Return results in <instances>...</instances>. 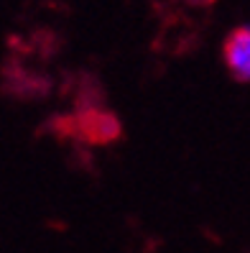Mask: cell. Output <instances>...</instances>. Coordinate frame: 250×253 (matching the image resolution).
Wrapping results in <instances>:
<instances>
[{"mask_svg":"<svg viewBox=\"0 0 250 253\" xmlns=\"http://www.w3.org/2000/svg\"><path fill=\"white\" fill-rule=\"evenodd\" d=\"M222 56L238 82H250V26H238L222 43Z\"/></svg>","mask_w":250,"mask_h":253,"instance_id":"7a4b0ae2","label":"cell"},{"mask_svg":"<svg viewBox=\"0 0 250 253\" xmlns=\"http://www.w3.org/2000/svg\"><path fill=\"white\" fill-rule=\"evenodd\" d=\"M74 121H77V136L92 146H107L123 136V126L110 110L87 108Z\"/></svg>","mask_w":250,"mask_h":253,"instance_id":"6da1fadb","label":"cell"}]
</instances>
